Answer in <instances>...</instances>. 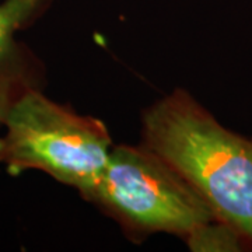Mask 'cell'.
Returning a JSON list of instances; mask_svg holds the SVG:
<instances>
[{"label": "cell", "instance_id": "obj_1", "mask_svg": "<svg viewBox=\"0 0 252 252\" xmlns=\"http://www.w3.org/2000/svg\"><path fill=\"white\" fill-rule=\"evenodd\" d=\"M144 139L219 220L252 241V139L224 129L182 91L144 115Z\"/></svg>", "mask_w": 252, "mask_h": 252}, {"label": "cell", "instance_id": "obj_2", "mask_svg": "<svg viewBox=\"0 0 252 252\" xmlns=\"http://www.w3.org/2000/svg\"><path fill=\"white\" fill-rule=\"evenodd\" d=\"M3 125L0 162L11 175L41 170L86 196L108 162L111 139L104 125L55 104L38 89L14 102Z\"/></svg>", "mask_w": 252, "mask_h": 252}, {"label": "cell", "instance_id": "obj_3", "mask_svg": "<svg viewBox=\"0 0 252 252\" xmlns=\"http://www.w3.org/2000/svg\"><path fill=\"white\" fill-rule=\"evenodd\" d=\"M86 198L137 231L193 235L219 220L188 181L152 149L119 146Z\"/></svg>", "mask_w": 252, "mask_h": 252}, {"label": "cell", "instance_id": "obj_4", "mask_svg": "<svg viewBox=\"0 0 252 252\" xmlns=\"http://www.w3.org/2000/svg\"><path fill=\"white\" fill-rule=\"evenodd\" d=\"M51 0H4L0 3V125L23 94L36 89L39 67L26 46L14 39Z\"/></svg>", "mask_w": 252, "mask_h": 252}]
</instances>
